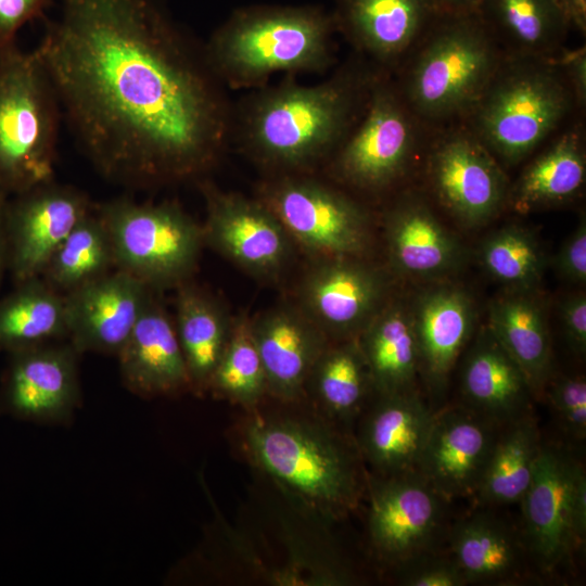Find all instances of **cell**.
Here are the masks:
<instances>
[{
    "label": "cell",
    "mask_w": 586,
    "mask_h": 586,
    "mask_svg": "<svg viewBox=\"0 0 586 586\" xmlns=\"http://www.w3.org/2000/svg\"><path fill=\"white\" fill-rule=\"evenodd\" d=\"M35 50L82 152L110 181L200 178L231 140L233 107L204 47L154 0H63Z\"/></svg>",
    "instance_id": "1"
},
{
    "label": "cell",
    "mask_w": 586,
    "mask_h": 586,
    "mask_svg": "<svg viewBox=\"0 0 586 586\" xmlns=\"http://www.w3.org/2000/svg\"><path fill=\"white\" fill-rule=\"evenodd\" d=\"M271 400L244 411L239 425L244 456L294 506L323 522L345 517L367 489L355 438L305 399Z\"/></svg>",
    "instance_id": "2"
},
{
    "label": "cell",
    "mask_w": 586,
    "mask_h": 586,
    "mask_svg": "<svg viewBox=\"0 0 586 586\" xmlns=\"http://www.w3.org/2000/svg\"><path fill=\"white\" fill-rule=\"evenodd\" d=\"M374 75L341 67L322 81L288 76L233 107L231 139L268 175L319 173L359 117Z\"/></svg>",
    "instance_id": "3"
},
{
    "label": "cell",
    "mask_w": 586,
    "mask_h": 586,
    "mask_svg": "<svg viewBox=\"0 0 586 586\" xmlns=\"http://www.w3.org/2000/svg\"><path fill=\"white\" fill-rule=\"evenodd\" d=\"M332 13L318 5L255 4L233 11L204 46L226 89L253 90L279 73L321 74L334 62Z\"/></svg>",
    "instance_id": "4"
},
{
    "label": "cell",
    "mask_w": 586,
    "mask_h": 586,
    "mask_svg": "<svg viewBox=\"0 0 586 586\" xmlns=\"http://www.w3.org/2000/svg\"><path fill=\"white\" fill-rule=\"evenodd\" d=\"M61 106L36 50L0 55V193L54 180Z\"/></svg>",
    "instance_id": "5"
},
{
    "label": "cell",
    "mask_w": 586,
    "mask_h": 586,
    "mask_svg": "<svg viewBox=\"0 0 586 586\" xmlns=\"http://www.w3.org/2000/svg\"><path fill=\"white\" fill-rule=\"evenodd\" d=\"M436 16L438 25L397 88L411 113L434 120L469 112L500 65L495 39L476 12Z\"/></svg>",
    "instance_id": "6"
},
{
    "label": "cell",
    "mask_w": 586,
    "mask_h": 586,
    "mask_svg": "<svg viewBox=\"0 0 586 586\" xmlns=\"http://www.w3.org/2000/svg\"><path fill=\"white\" fill-rule=\"evenodd\" d=\"M570 104L569 86L556 67L538 62L499 65L470 110L472 132L494 156L515 164L556 129Z\"/></svg>",
    "instance_id": "7"
},
{
    "label": "cell",
    "mask_w": 586,
    "mask_h": 586,
    "mask_svg": "<svg viewBox=\"0 0 586 586\" xmlns=\"http://www.w3.org/2000/svg\"><path fill=\"white\" fill-rule=\"evenodd\" d=\"M94 211L109 232L115 269L153 291L189 281L204 245L202 225L177 203L118 198Z\"/></svg>",
    "instance_id": "8"
},
{
    "label": "cell",
    "mask_w": 586,
    "mask_h": 586,
    "mask_svg": "<svg viewBox=\"0 0 586 586\" xmlns=\"http://www.w3.org/2000/svg\"><path fill=\"white\" fill-rule=\"evenodd\" d=\"M256 198L314 259L361 258L368 251L367 209L321 173L268 175Z\"/></svg>",
    "instance_id": "9"
},
{
    "label": "cell",
    "mask_w": 586,
    "mask_h": 586,
    "mask_svg": "<svg viewBox=\"0 0 586 586\" xmlns=\"http://www.w3.org/2000/svg\"><path fill=\"white\" fill-rule=\"evenodd\" d=\"M413 146L411 112L397 87L377 75L359 117L319 173L340 187L380 192L405 173Z\"/></svg>",
    "instance_id": "10"
},
{
    "label": "cell",
    "mask_w": 586,
    "mask_h": 586,
    "mask_svg": "<svg viewBox=\"0 0 586 586\" xmlns=\"http://www.w3.org/2000/svg\"><path fill=\"white\" fill-rule=\"evenodd\" d=\"M530 547L545 570L563 561L586 533V476L563 450L542 445L522 497Z\"/></svg>",
    "instance_id": "11"
},
{
    "label": "cell",
    "mask_w": 586,
    "mask_h": 586,
    "mask_svg": "<svg viewBox=\"0 0 586 586\" xmlns=\"http://www.w3.org/2000/svg\"><path fill=\"white\" fill-rule=\"evenodd\" d=\"M200 189L206 207L204 244L252 276L277 278L293 244L277 216L256 196L224 191L204 180Z\"/></svg>",
    "instance_id": "12"
},
{
    "label": "cell",
    "mask_w": 586,
    "mask_h": 586,
    "mask_svg": "<svg viewBox=\"0 0 586 586\" xmlns=\"http://www.w3.org/2000/svg\"><path fill=\"white\" fill-rule=\"evenodd\" d=\"M93 205L82 191L54 180L9 196L4 225L13 283L41 277L58 247Z\"/></svg>",
    "instance_id": "13"
},
{
    "label": "cell",
    "mask_w": 586,
    "mask_h": 586,
    "mask_svg": "<svg viewBox=\"0 0 586 586\" xmlns=\"http://www.w3.org/2000/svg\"><path fill=\"white\" fill-rule=\"evenodd\" d=\"M387 280L357 257L314 259L295 304L330 341L355 339L386 302Z\"/></svg>",
    "instance_id": "14"
},
{
    "label": "cell",
    "mask_w": 586,
    "mask_h": 586,
    "mask_svg": "<svg viewBox=\"0 0 586 586\" xmlns=\"http://www.w3.org/2000/svg\"><path fill=\"white\" fill-rule=\"evenodd\" d=\"M366 491L372 550L390 563L415 559L434 536L445 498L417 471L370 474Z\"/></svg>",
    "instance_id": "15"
},
{
    "label": "cell",
    "mask_w": 586,
    "mask_h": 586,
    "mask_svg": "<svg viewBox=\"0 0 586 586\" xmlns=\"http://www.w3.org/2000/svg\"><path fill=\"white\" fill-rule=\"evenodd\" d=\"M429 177L441 204L468 227L493 219L509 195L500 165L469 130L451 131L437 141L429 160Z\"/></svg>",
    "instance_id": "16"
},
{
    "label": "cell",
    "mask_w": 586,
    "mask_h": 586,
    "mask_svg": "<svg viewBox=\"0 0 586 586\" xmlns=\"http://www.w3.org/2000/svg\"><path fill=\"white\" fill-rule=\"evenodd\" d=\"M11 354L2 386L5 408L23 419L65 424L80 406L77 358L68 343H46Z\"/></svg>",
    "instance_id": "17"
},
{
    "label": "cell",
    "mask_w": 586,
    "mask_h": 586,
    "mask_svg": "<svg viewBox=\"0 0 586 586\" xmlns=\"http://www.w3.org/2000/svg\"><path fill=\"white\" fill-rule=\"evenodd\" d=\"M153 290L114 269L66 294L68 342L79 353L117 355Z\"/></svg>",
    "instance_id": "18"
},
{
    "label": "cell",
    "mask_w": 586,
    "mask_h": 586,
    "mask_svg": "<svg viewBox=\"0 0 586 586\" xmlns=\"http://www.w3.org/2000/svg\"><path fill=\"white\" fill-rule=\"evenodd\" d=\"M493 424L469 408L434 413L416 471L445 499L475 495L497 436Z\"/></svg>",
    "instance_id": "19"
},
{
    "label": "cell",
    "mask_w": 586,
    "mask_h": 586,
    "mask_svg": "<svg viewBox=\"0 0 586 586\" xmlns=\"http://www.w3.org/2000/svg\"><path fill=\"white\" fill-rule=\"evenodd\" d=\"M269 398L293 403L304 399L309 373L330 340L296 306L278 305L251 319Z\"/></svg>",
    "instance_id": "20"
},
{
    "label": "cell",
    "mask_w": 586,
    "mask_h": 586,
    "mask_svg": "<svg viewBox=\"0 0 586 586\" xmlns=\"http://www.w3.org/2000/svg\"><path fill=\"white\" fill-rule=\"evenodd\" d=\"M116 356L125 386L138 396L191 392L175 322L153 293Z\"/></svg>",
    "instance_id": "21"
},
{
    "label": "cell",
    "mask_w": 586,
    "mask_h": 586,
    "mask_svg": "<svg viewBox=\"0 0 586 586\" xmlns=\"http://www.w3.org/2000/svg\"><path fill=\"white\" fill-rule=\"evenodd\" d=\"M433 415L416 391L378 395L355 437L372 474L416 471Z\"/></svg>",
    "instance_id": "22"
},
{
    "label": "cell",
    "mask_w": 586,
    "mask_h": 586,
    "mask_svg": "<svg viewBox=\"0 0 586 586\" xmlns=\"http://www.w3.org/2000/svg\"><path fill=\"white\" fill-rule=\"evenodd\" d=\"M411 308L418 342L420 373L430 387L442 390L474 326V306L459 288L424 291Z\"/></svg>",
    "instance_id": "23"
},
{
    "label": "cell",
    "mask_w": 586,
    "mask_h": 586,
    "mask_svg": "<svg viewBox=\"0 0 586 586\" xmlns=\"http://www.w3.org/2000/svg\"><path fill=\"white\" fill-rule=\"evenodd\" d=\"M336 30L380 64L398 60L434 13L426 0H335Z\"/></svg>",
    "instance_id": "24"
},
{
    "label": "cell",
    "mask_w": 586,
    "mask_h": 586,
    "mask_svg": "<svg viewBox=\"0 0 586 586\" xmlns=\"http://www.w3.org/2000/svg\"><path fill=\"white\" fill-rule=\"evenodd\" d=\"M385 241L392 268L406 277L443 276L460 262L455 237L421 201L405 196L385 215Z\"/></svg>",
    "instance_id": "25"
},
{
    "label": "cell",
    "mask_w": 586,
    "mask_h": 586,
    "mask_svg": "<svg viewBox=\"0 0 586 586\" xmlns=\"http://www.w3.org/2000/svg\"><path fill=\"white\" fill-rule=\"evenodd\" d=\"M461 392L470 410L494 423H509L528 415L534 396L521 368L488 329L480 334L464 360Z\"/></svg>",
    "instance_id": "26"
},
{
    "label": "cell",
    "mask_w": 586,
    "mask_h": 586,
    "mask_svg": "<svg viewBox=\"0 0 586 586\" xmlns=\"http://www.w3.org/2000/svg\"><path fill=\"white\" fill-rule=\"evenodd\" d=\"M487 329L525 374L534 396L551 377V343L545 309L535 290H512L489 306Z\"/></svg>",
    "instance_id": "27"
},
{
    "label": "cell",
    "mask_w": 586,
    "mask_h": 586,
    "mask_svg": "<svg viewBox=\"0 0 586 586\" xmlns=\"http://www.w3.org/2000/svg\"><path fill=\"white\" fill-rule=\"evenodd\" d=\"M356 339L377 395L415 391L420 361L410 307L385 302Z\"/></svg>",
    "instance_id": "28"
},
{
    "label": "cell",
    "mask_w": 586,
    "mask_h": 586,
    "mask_svg": "<svg viewBox=\"0 0 586 586\" xmlns=\"http://www.w3.org/2000/svg\"><path fill=\"white\" fill-rule=\"evenodd\" d=\"M175 328L191 392H208L212 375L230 337L232 318L209 293L189 281L177 286Z\"/></svg>",
    "instance_id": "29"
},
{
    "label": "cell",
    "mask_w": 586,
    "mask_h": 586,
    "mask_svg": "<svg viewBox=\"0 0 586 586\" xmlns=\"http://www.w3.org/2000/svg\"><path fill=\"white\" fill-rule=\"evenodd\" d=\"M374 393L369 369L357 339L330 341L316 360L304 399L341 426L361 416Z\"/></svg>",
    "instance_id": "30"
},
{
    "label": "cell",
    "mask_w": 586,
    "mask_h": 586,
    "mask_svg": "<svg viewBox=\"0 0 586 586\" xmlns=\"http://www.w3.org/2000/svg\"><path fill=\"white\" fill-rule=\"evenodd\" d=\"M476 13L493 38L521 58L553 51L573 17L566 0H480Z\"/></svg>",
    "instance_id": "31"
},
{
    "label": "cell",
    "mask_w": 586,
    "mask_h": 586,
    "mask_svg": "<svg viewBox=\"0 0 586 586\" xmlns=\"http://www.w3.org/2000/svg\"><path fill=\"white\" fill-rule=\"evenodd\" d=\"M65 296L41 277L0 298V351L13 353L67 339Z\"/></svg>",
    "instance_id": "32"
},
{
    "label": "cell",
    "mask_w": 586,
    "mask_h": 586,
    "mask_svg": "<svg viewBox=\"0 0 586 586\" xmlns=\"http://www.w3.org/2000/svg\"><path fill=\"white\" fill-rule=\"evenodd\" d=\"M542 443L530 415L508 423L496 436L475 495L485 504L507 505L524 496L534 472Z\"/></svg>",
    "instance_id": "33"
},
{
    "label": "cell",
    "mask_w": 586,
    "mask_h": 586,
    "mask_svg": "<svg viewBox=\"0 0 586 586\" xmlns=\"http://www.w3.org/2000/svg\"><path fill=\"white\" fill-rule=\"evenodd\" d=\"M585 175L581 137L569 131L524 169L508 196L514 209L526 213L573 198L582 189Z\"/></svg>",
    "instance_id": "34"
},
{
    "label": "cell",
    "mask_w": 586,
    "mask_h": 586,
    "mask_svg": "<svg viewBox=\"0 0 586 586\" xmlns=\"http://www.w3.org/2000/svg\"><path fill=\"white\" fill-rule=\"evenodd\" d=\"M451 558L467 583L505 581L517 574L521 552L512 533L486 515H474L454 530Z\"/></svg>",
    "instance_id": "35"
},
{
    "label": "cell",
    "mask_w": 586,
    "mask_h": 586,
    "mask_svg": "<svg viewBox=\"0 0 586 586\" xmlns=\"http://www.w3.org/2000/svg\"><path fill=\"white\" fill-rule=\"evenodd\" d=\"M114 269L111 239L93 205L58 247L41 278L66 294Z\"/></svg>",
    "instance_id": "36"
},
{
    "label": "cell",
    "mask_w": 586,
    "mask_h": 586,
    "mask_svg": "<svg viewBox=\"0 0 586 586\" xmlns=\"http://www.w3.org/2000/svg\"><path fill=\"white\" fill-rule=\"evenodd\" d=\"M208 392L240 406L244 411L257 407L267 395L264 366L253 339L251 318H232L230 337L212 375Z\"/></svg>",
    "instance_id": "37"
},
{
    "label": "cell",
    "mask_w": 586,
    "mask_h": 586,
    "mask_svg": "<svg viewBox=\"0 0 586 586\" xmlns=\"http://www.w3.org/2000/svg\"><path fill=\"white\" fill-rule=\"evenodd\" d=\"M480 259L485 270L512 290H535L544 270V255L535 235L510 225L483 242Z\"/></svg>",
    "instance_id": "38"
},
{
    "label": "cell",
    "mask_w": 586,
    "mask_h": 586,
    "mask_svg": "<svg viewBox=\"0 0 586 586\" xmlns=\"http://www.w3.org/2000/svg\"><path fill=\"white\" fill-rule=\"evenodd\" d=\"M549 400L565 430L582 440L586 435V381L581 375H561L549 386Z\"/></svg>",
    "instance_id": "39"
},
{
    "label": "cell",
    "mask_w": 586,
    "mask_h": 586,
    "mask_svg": "<svg viewBox=\"0 0 586 586\" xmlns=\"http://www.w3.org/2000/svg\"><path fill=\"white\" fill-rule=\"evenodd\" d=\"M54 0H0V55L16 46L18 31Z\"/></svg>",
    "instance_id": "40"
},
{
    "label": "cell",
    "mask_w": 586,
    "mask_h": 586,
    "mask_svg": "<svg viewBox=\"0 0 586 586\" xmlns=\"http://www.w3.org/2000/svg\"><path fill=\"white\" fill-rule=\"evenodd\" d=\"M409 586H462L467 581L453 558H437L412 568L404 578Z\"/></svg>",
    "instance_id": "41"
},
{
    "label": "cell",
    "mask_w": 586,
    "mask_h": 586,
    "mask_svg": "<svg viewBox=\"0 0 586 586\" xmlns=\"http://www.w3.org/2000/svg\"><path fill=\"white\" fill-rule=\"evenodd\" d=\"M556 267L568 280L586 283V222L582 219L557 256Z\"/></svg>",
    "instance_id": "42"
},
{
    "label": "cell",
    "mask_w": 586,
    "mask_h": 586,
    "mask_svg": "<svg viewBox=\"0 0 586 586\" xmlns=\"http://www.w3.org/2000/svg\"><path fill=\"white\" fill-rule=\"evenodd\" d=\"M560 316L568 342L572 349L586 352V296L579 292L566 296L560 305Z\"/></svg>",
    "instance_id": "43"
},
{
    "label": "cell",
    "mask_w": 586,
    "mask_h": 586,
    "mask_svg": "<svg viewBox=\"0 0 586 586\" xmlns=\"http://www.w3.org/2000/svg\"><path fill=\"white\" fill-rule=\"evenodd\" d=\"M436 15H459L474 13L480 0H426Z\"/></svg>",
    "instance_id": "44"
},
{
    "label": "cell",
    "mask_w": 586,
    "mask_h": 586,
    "mask_svg": "<svg viewBox=\"0 0 586 586\" xmlns=\"http://www.w3.org/2000/svg\"><path fill=\"white\" fill-rule=\"evenodd\" d=\"M569 74L571 84L575 90L576 95L582 100L585 99L586 93V62L585 55L578 53L572 56L569 62Z\"/></svg>",
    "instance_id": "45"
},
{
    "label": "cell",
    "mask_w": 586,
    "mask_h": 586,
    "mask_svg": "<svg viewBox=\"0 0 586 586\" xmlns=\"http://www.w3.org/2000/svg\"><path fill=\"white\" fill-rule=\"evenodd\" d=\"M8 198V195L0 193V285L5 271H8V252L4 225V215Z\"/></svg>",
    "instance_id": "46"
},
{
    "label": "cell",
    "mask_w": 586,
    "mask_h": 586,
    "mask_svg": "<svg viewBox=\"0 0 586 586\" xmlns=\"http://www.w3.org/2000/svg\"><path fill=\"white\" fill-rule=\"evenodd\" d=\"M572 12L574 13V17L578 21H582V16L584 18L585 15V0H566Z\"/></svg>",
    "instance_id": "47"
}]
</instances>
